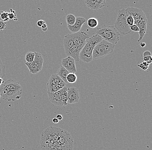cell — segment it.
Listing matches in <instances>:
<instances>
[{
  "instance_id": "obj_1",
  "label": "cell",
  "mask_w": 152,
  "mask_h": 150,
  "mask_svg": "<svg viewBox=\"0 0 152 150\" xmlns=\"http://www.w3.org/2000/svg\"><path fill=\"white\" fill-rule=\"evenodd\" d=\"M42 150H73L74 141L69 133L58 127L50 126L41 135Z\"/></svg>"
},
{
  "instance_id": "obj_2",
  "label": "cell",
  "mask_w": 152,
  "mask_h": 150,
  "mask_svg": "<svg viewBox=\"0 0 152 150\" xmlns=\"http://www.w3.org/2000/svg\"><path fill=\"white\" fill-rule=\"evenodd\" d=\"M22 87L18 81L10 79L0 86V94L4 100L15 101L20 99L22 94Z\"/></svg>"
},
{
  "instance_id": "obj_3",
  "label": "cell",
  "mask_w": 152,
  "mask_h": 150,
  "mask_svg": "<svg viewBox=\"0 0 152 150\" xmlns=\"http://www.w3.org/2000/svg\"><path fill=\"white\" fill-rule=\"evenodd\" d=\"M127 15L132 16L134 24L139 28V38L137 42L142 40L147 31V19L142 10L134 7H129L126 9Z\"/></svg>"
},
{
  "instance_id": "obj_4",
  "label": "cell",
  "mask_w": 152,
  "mask_h": 150,
  "mask_svg": "<svg viewBox=\"0 0 152 150\" xmlns=\"http://www.w3.org/2000/svg\"><path fill=\"white\" fill-rule=\"evenodd\" d=\"M103 39L99 35H95L87 40L85 45L81 50L79 59L85 63H89L93 60L92 53L95 46Z\"/></svg>"
},
{
  "instance_id": "obj_5",
  "label": "cell",
  "mask_w": 152,
  "mask_h": 150,
  "mask_svg": "<svg viewBox=\"0 0 152 150\" xmlns=\"http://www.w3.org/2000/svg\"><path fill=\"white\" fill-rule=\"evenodd\" d=\"M96 34L100 36L103 40L114 45L118 42L120 35L114 26L107 25H104L98 28Z\"/></svg>"
},
{
  "instance_id": "obj_6",
  "label": "cell",
  "mask_w": 152,
  "mask_h": 150,
  "mask_svg": "<svg viewBox=\"0 0 152 150\" xmlns=\"http://www.w3.org/2000/svg\"><path fill=\"white\" fill-rule=\"evenodd\" d=\"M115 45L113 44L102 40L94 48L92 53L93 59H102L105 56L112 54L113 52Z\"/></svg>"
},
{
  "instance_id": "obj_7",
  "label": "cell",
  "mask_w": 152,
  "mask_h": 150,
  "mask_svg": "<svg viewBox=\"0 0 152 150\" xmlns=\"http://www.w3.org/2000/svg\"><path fill=\"white\" fill-rule=\"evenodd\" d=\"M127 12L126 9L123 8L118 12L117 18L115 23V26L120 34L126 35L132 32L130 26L127 22Z\"/></svg>"
},
{
  "instance_id": "obj_8",
  "label": "cell",
  "mask_w": 152,
  "mask_h": 150,
  "mask_svg": "<svg viewBox=\"0 0 152 150\" xmlns=\"http://www.w3.org/2000/svg\"><path fill=\"white\" fill-rule=\"evenodd\" d=\"M66 83L57 74H53L47 83V92L53 93L66 87Z\"/></svg>"
},
{
  "instance_id": "obj_9",
  "label": "cell",
  "mask_w": 152,
  "mask_h": 150,
  "mask_svg": "<svg viewBox=\"0 0 152 150\" xmlns=\"http://www.w3.org/2000/svg\"><path fill=\"white\" fill-rule=\"evenodd\" d=\"M44 59L41 54L36 53L34 60L32 63L26 62L25 64L31 74L35 75L41 71L43 64Z\"/></svg>"
},
{
  "instance_id": "obj_10",
  "label": "cell",
  "mask_w": 152,
  "mask_h": 150,
  "mask_svg": "<svg viewBox=\"0 0 152 150\" xmlns=\"http://www.w3.org/2000/svg\"><path fill=\"white\" fill-rule=\"evenodd\" d=\"M61 64L70 73L75 74L77 72L75 61L71 56H67L66 58L63 59L61 61Z\"/></svg>"
},
{
  "instance_id": "obj_11",
  "label": "cell",
  "mask_w": 152,
  "mask_h": 150,
  "mask_svg": "<svg viewBox=\"0 0 152 150\" xmlns=\"http://www.w3.org/2000/svg\"><path fill=\"white\" fill-rule=\"evenodd\" d=\"M68 100L67 104H73L78 102L80 99L79 91L75 87H71L67 89Z\"/></svg>"
},
{
  "instance_id": "obj_12",
  "label": "cell",
  "mask_w": 152,
  "mask_h": 150,
  "mask_svg": "<svg viewBox=\"0 0 152 150\" xmlns=\"http://www.w3.org/2000/svg\"><path fill=\"white\" fill-rule=\"evenodd\" d=\"M63 88L60 91L55 93H51L47 92L48 99L50 102H52L54 105L56 106H63L62 101L61 94L63 91Z\"/></svg>"
},
{
  "instance_id": "obj_13",
  "label": "cell",
  "mask_w": 152,
  "mask_h": 150,
  "mask_svg": "<svg viewBox=\"0 0 152 150\" xmlns=\"http://www.w3.org/2000/svg\"><path fill=\"white\" fill-rule=\"evenodd\" d=\"M86 5L91 10H97L106 5L105 0H86Z\"/></svg>"
},
{
  "instance_id": "obj_14",
  "label": "cell",
  "mask_w": 152,
  "mask_h": 150,
  "mask_svg": "<svg viewBox=\"0 0 152 150\" xmlns=\"http://www.w3.org/2000/svg\"><path fill=\"white\" fill-rule=\"evenodd\" d=\"M86 20L83 17H77L76 18L75 23L73 26L67 25L69 31L72 34L77 33L80 31L82 26L85 23Z\"/></svg>"
},
{
  "instance_id": "obj_15",
  "label": "cell",
  "mask_w": 152,
  "mask_h": 150,
  "mask_svg": "<svg viewBox=\"0 0 152 150\" xmlns=\"http://www.w3.org/2000/svg\"><path fill=\"white\" fill-rule=\"evenodd\" d=\"M63 43L65 54L68 56L71 48L75 45L71 34H67L64 37Z\"/></svg>"
},
{
  "instance_id": "obj_16",
  "label": "cell",
  "mask_w": 152,
  "mask_h": 150,
  "mask_svg": "<svg viewBox=\"0 0 152 150\" xmlns=\"http://www.w3.org/2000/svg\"><path fill=\"white\" fill-rule=\"evenodd\" d=\"M69 73H70L67 70L62 66H61L58 70L57 75L66 84L67 82L66 80V78Z\"/></svg>"
},
{
  "instance_id": "obj_17",
  "label": "cell",
  "mask_w": 152,
  "mask_h": 150,
  "mask_svg": "<svg viewBox=\"0 0 152 150\" xmlns=\"http://www.w3.org/2000/svg\"><path fill=\"white\" fill-rule=\"evenodd\" d=\"M67 89L68 88L66 87H64L63 88V91L61 94V98L63 106H66L67 105V100H68Z\"/></svg>"
},
{
  "instance_id": "obj_18",
  "label": "cell",
  "mask_w": 152,
  "mask_h": 150,
  "mask_svg": "<svg viewBox=\"0 0 152 150\" xmlns=\"http://www.w3.org/2000/svg\"><path fill=\"white\" fill-rule=\"evenodd\" d=\"M87 24L90 28L94 29L96 28L98 26L99 22L97 19L94 18H91L89 19L87 21Z\"/></svg>"
},
{
  "instance_id": "obj_19",
  "label": "cell",
  "mask_w": 152,
  "mask_h": 150,
  "mask_svg": "<svg viewBox=\"0 0 152 150\" xmlns=\"http://www.w3.org/2000/svg\"><path fill=\"white\" fill-rule=\"evenodd\" d=\"M76 17L73 14H69L66 15V20L67 25L73 26L75 23Z\"/></svg>"
},
{
  "instance_id": "obj_20",
  "label": "cell",
  "mask_w": 152,
  "mask_h": 150,
  "mask_svg": "<svg viewBox=\"0 0 152 150\" xmlns=\"http://www.w3.org/2000/svg\"><path fill=\"white\" fill-rule=\"evenodd\" d=\"M36 52H28L25 56V60L26 63H31L33 61L35 58Z\"/></svg>"
},
{
  "instance_id": "obj_21",
  "label": "cell",
  "mask_w": 152,
  "mask_h": 150,
  "mask_svg": "<svg viewBox=\"0 0 152 150\" xmlns=\"http://www.w3.org/2000/svg\"><path fill=\"white\" fill-rule=\"evenodd\" d=\"M66 80L69 83H75L77 80V75L74 73H69L66 76Z\"/></svg>"
},
{
  "instance_id": "obj_22",
  "label": "cell",
  "mask_w": 152,
  "mask_h": 150,
  "mask_svg": "<svg viewBox=\"0 0 152 150\" xmlns=\"http://www.w3.org/2000/svg\"><path fill=\"white\" fill-rule=\"evenodd\" d=\"M8 13V12L7 11H3V10H1L0 11V17L2 21L5 22H7L9 20Z\"/></svg>"
},
{
  "instance_id": "obj_23",
  "label": "cell",
  "mask_w": 152,
  "mask_h": 150,
  "mask_svg": "<svg viewBox=\"0 0 152 150\" xmlns=\"http://www.w3.org/2000/svg\"><path fill=\"white\" fill-rule=\"evenodd\" d=\"M8 15L9 20H13L15 21H17L18 20L15 10H13L12 8H10V12L8 13Z\"/></svg>"
},
{
  "instance_id": "obj_24",
  "label": "cell",
  "mask_w": 152,
  "mask_h": 150,
  "mask_svg": "<svg viewBox=\"0 0 152 150\" xmlns=\"http://www.w3.org/2000/svg\"><path fill=\"white\" fill-rule=\"evenodd\" d=\"M5 67L2 62L0 58V78H3L5 76Z\"/></svg>"
},
{
  "instance_id": "obj_25",
  "label": "cell",
  "mask_w": 152,
  "mask_h": 150,
  "mask_svg": "<svg viewBox=\"0 0 152 150\" xmlns=\"http://www.w3.org/2000/svg\"><path fill=\"white\" fill-rule=\"evenodd\" d=\"M149 66H150V64L145 61H143L142 63L140 64L137 65L138 67L141 68L144 71H147L149 68Z\"/></svg>"
},
{
  "instance_id": "obj_26",
  "label": "cell",
  "mask_w": 152,
  "mask_h": 150,
  "mask_svg": "<svg viewBox=\"0 0 152 150\" xmlns=\"http://www.w3.org/2000/svg\"><path fill=\"white\" fill-rule=\"evenodd\" d=\"M127 16V22L129 26H132L134 24V19L133 18V17L131 15H128Z\"/></svg>"
},
{
  "instance_id": "obj_27",
  "label": "cell",
  "mask_w": 152,
  "mask_h": 150,
  "mask_svg": "<svg viewBox=\"0 0 152 150\" xmlns=\"http://www.w3.org/2000/svg\"><path fill=\"white\" fill-rule=\"evenodd\" d=\"M7 22H5L2 20H0V31L7 29Z\"/></svg>"
},
{
  "instance_id": "obj_28",
  "label": "cell",
  "mask_w": 152,
  "mask_h": 150,
  "mask_svg": "<svg viewBox=\"0 0 152 150\" xmlns=\"http://www.w3.org/2000/svg\"><path fill=\"white\" fill-rule=\"evenodd\" d=\"M143 60L144 61H145L149 64H150L152 62V56H149L143 58Z\"/></svg>"
},
{
  "instance_id": "obj_29",
  "label": "cell",
  "mask_w": 152,
  "mask_h": 150,
  "mask_svg": "<svg viewBox=\"0 0 152 150\" xmlns=\"http://www.w3.org/2000/svg\"><path fill=\"white\" fill-rule=\"evenodd\" d=\"M130 28L132 31L139 32L140 31L139 28H138V27L137 26H136L135 24L133 25L132 26H130Z\"/></svg>"
},
{
  "instance_id": "obj_30",
  "label": "cell",
  "mask_w": 152,
  "mask_h": 150,
  "mask_svg": "<svg viewBox=\"0 0 152 150\" xmlns=\"http://www.w3.org/2000/svg\"><path fill=\"white\" fill-rule=\"evenodd\" d=\"M45 23V22L44 20H40L38 21L37 22V24L39 27H41Z\"/></svg>"
},
{
  "instance_id": "obj_31",
  "label": "cell",
  "mask_w": 152,
  "mask_h": 150,
  "mask_svg": "<svg viewBox=\"0 0 152 150\" xmlns=\"http://www.w3.org/2000/svg\"><path fill=\"white\" fill-rule=\"evenodd\" d=\"M149 56H151V52L149 51H145L142 54V57L143 58L145 57Z\"/></svg>"
},
{
  "instance_id": "obj_32",
  "label": "cell",
  "mask_w": 152,
  "mask_h": 150,
  "mask_svg": "<svg viewBox=\"0 0 152 150\" xmlns=\"http://www.w3.org/2000/svg\"><path fill=\"white\" fill-rule=\"evenodd\" d=\"M42 29V31L44 32H46L48 29L47 25L46 24V23H44L41 27Z\"/></svg>"
},
{
  "instance_id": "obj_33",
  "label": "cell",
  "mask_w": 152,
  "mask_h": 150,
  "mask_svg": "<svg viewBox=\"0 0 152 150\" xmlns=\"http://www.w3.org/2000/svg\"><path fill=\"white\" fill-rule=\"evenodd\" d=\"M56 118L57 119H58L59 121H60V120H61L62 119H63V117L62 116L61 114L58 115H57L56 116Z\"/></svg>"
},
{
  "instance_id": "obj_34",
  "label": "cell",
  "mask_w": 152,
  "mask_h": 150,
  "mask_svg": "<svg viewBox=\"0 0 152 150\" xmlns=\"http://www.w3.org/2000/svg\"><path fill=\"white\" fill-rule=\"evenodd\" d=\"M52 121H53V123L57 124V123H58L59 121L56 118H55L53 119H52Z\"/></svg>"
},
{
  "instance_id": "obj_35",
  "label": "cell",
  "mask_w": 152,
  "mask_h": 150,
  "mask_svg": "<svg viewBox=\"0 0 152 150\" xmlns=\"http://www.w3.org/2000/svg\"><path fill=\"white\" fill-rule=\"evenodd\" d=\"M146 45V43H145V42H141V43H140V46H141V47H142V48H143V47H145Z\"/></svg>"
},
{
  "instance_id": "obj_36",
  "label": "cell",
  "mask_w": 152,
  "mask_h": 150,
  "mask_svg": "<svg viewBox=\"0 0 152 150\" xmlns=\"http://www.w3.org/2000/svg\"><path fill=\"white\" fill-rule=\"evenodd\" d=\"M4 81L3 80V78H0V86H1L2 84L4 83Z\"/></svg>"
},
{
  "instance_id": "obj_37",
  "label": "cell",
  "mask_w": 152,
  "mask_h": 150,
  "mask_svg": "<svg viewBox=\"0 0 152 150\" xmlns=\"http://www.w3.org/2000/svg\"><path fill=\"white\" fill-rule=\"evenodd\" d=\"M1 94H0V98H1Z\"/></svg>"
}]
</instances>
